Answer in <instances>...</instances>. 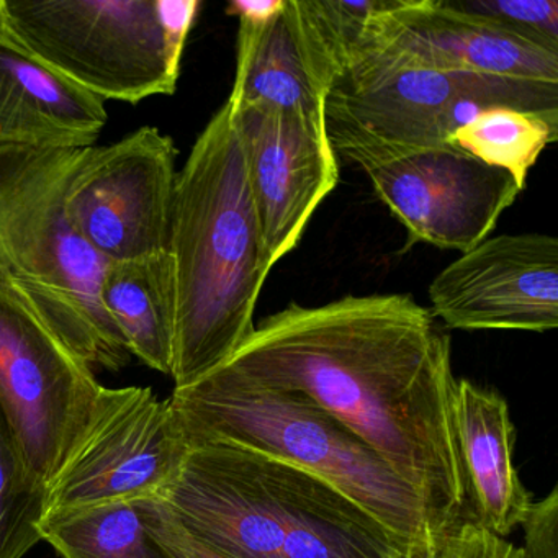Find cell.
<instances>
[{"label":"cell","mask_w":558,"mask_h":558,"mask_svg":"<svg viewBox=\"0 0 558 558\" xmlns=\"http://www.w3.org/2000/svg\"><path fill=\"white\" fill-rule=\"evenodd\" d=\"M86 149L0 145V274L87 364L119 372L132 354L100 299L109 263L66 217Z\"/></svg>","instance_id":"4"},{"label":"cell","mask_w":558,"mask_h":558,"mask_svg":"<svg viewBox=\"0 0 558 558\" xmlns=\"http://www.w3.org/2000/svg\"><path fill=\"white\" fill-rule=\"evenodd\" d=\"M377 197L407 228L408 246L433 244L460 254L493 233L524 187L452 145L362 165Z\"/></svg>","instance_id":"11"},{"label":"cell","mask_w":558,"mask_h":558,"mask_svg":"<svg viewBox=\"0 0 558 558\" xmlns=\"http://www.w3.org/2000/svg\"><path fill=\"white\" fill-rule=\"evenodd\" d=\"M146 529L175 558H234L189 532L158 498L133 501Z\"/></svg>","instance_id":"25"},{"label":"cell","mask_w":558,"mask_h":558,"mask_svg":"<svg viewBox=\"0 0 558 558\" xmlns=\"http://www.w3.org/2000/svg\"><path fill=\"white\" fill-rule=\"evenodd\" d=\"M198 0H0V27L93 96L138 104L178 89Z\"/></svg>","instance_id":"6"},{"label":"cell","mask_w":558,"mask_h":558,"mask_svg":"<svg viewBox=\"0 0 558 558\" xmlns=\"http://www.w3.org/2000/svg\"><path fill=\"white\" fill-rule=\"evenodd\" d=\"M391 5L393 0H287L303 60L326 96L378 47Z\"/></svg>","instance_id":"19"},{"label":"cell","mask_w":558,"mask_h":558,"mask_svg":"<svg viewBox=\"0 0 558 558\" xmlns=\"http://www.w3.org/2000/svg\"><path fill=\"white\" fill-rule=\"evenodd\" d=\"M234 112L264 256L274 267L299 246L316 208L338 187V155L325 119L264 107L234 106Z\"/></svg>","instance_id":"13"},{"label":"cell","mask_w":558,"mask_h":558,"mask_svg":"<svg viewBox=\"0 0 558 558\" xmlns=\"http://www.w3.org/2000/svg\"><path fill=\"white\" fill-rule=\"evenodd\" d=\"M227 14L240 22L234 106L325 119L328 96L306 68L287 0H234Z\"/></svg>","instance_id":"17"},{"label":"cell","mask_w":558,"mask_h":558,"mask_svg":"<svg viewBox=\"0 0 558 558\" xmlns=\"http://www.w3.org/2000/svg\"><path fill=\"white\" fill-rule=\"evenodd\" d=\"M189 444L246 447L308 470L407 542L437 537L417 493L341 421L296 391L211 372L169 398Z\"/></svg>","instance_id":"5"},{"label":"cell","mask_w":558,"mask_h":558,"mask_svg":"<svg viewBox=\"0 0 558 558\" xmlns=\"http://www.w3.org/2000/svg\"><path fill=\"white\" fill-rule=\"evenodd\" d=\"M106 102L38 63L0 27V145L90 148Z\"/></svg>","instance_id":"16"},{"label":"cell","mask_w":558,"mask_h":558,"mask_svg":"<svg viewBox=\"0 0 558 558\" xmlns=\"http://www.w3.org/2000/svg\"><path fill=\"white\" fill-rule=\"evenodd\" d=\"M453 426L465 480V521L506 538L534 502L512 462L515 430L508 401L493 388L457 380Z\"/></svg>","instance_id":"15"},{"label":"cell","mask_w":558,"mask_h":558,"mask_svg":"<svg viewBox=\"0 0 558 558\" xmlns=\"http://www.w3.org/2000/svg\"><path fill=\"white\" fill-rule=\"evenodd\" d=\"M168 253L175 286L171 377L175 388H185L225 364L250 338L260 290L272 270L264 256L230 99L178 172Z\"/></svg>","instance_id":"2"},{"label":"cell","mask_w":558,"mask_h":558,"mask_svg":"<svg viewBox=\"0 0 558 558\" xmlns=\"http://www.w3.org/2000/svg\"><path fill=\"white\" fill-rule=\"evenodd\" d=\"M403 558H524L522 548L493 535L472 521H462L446 534L408 545Z\"/></svg>","instance_id":"24"},{"label":"cell","mask_w":558,"mask_h":558,"mask_svg":"<svg viewBox=\"0 0 558 558\" xmlns=\"http://www.w3.org/2000/svg\"><path fill=\"white\" fill-rule=\"evenodd\" d=\"M214 372L312 398L417 493L434 534L465 521L450 338L413 296L290 303Z\"/></svg>","instance_id":"1"},{"label":"cell","mask_w":558,"mask_h":558,"mask_svg":"<svg viewBox=\"0 0 558 558\" xmlns=\"http://www.w3.org/2000/svg\"><path fill=\"white\" fill-rule=\"evenodd\" d=\"M189 450L171 401L148 387H102L86 430L48 486L47 512L159 498Z\"/></svg>","instance_id":"9"},{"label":"cell","mask_w":558,"mask_h":558,"mask_svg":"<svg viewBox=\"0 0 558 558\" xmlns=\"http://www.w3.org/2000/svg\"><path fill=\"white\" fill-rule=\"evenodd\" d=\"M40 532L63 558H175L146 529L133 502L47 512Z\"/></svg>","instance_id":"20"},{"label":"cell","mask_w":558,"mask_h":558,"mask_svg":"<svg viewBox=\"0 0 558 558\" xmlns=\"http://www.w3.org/2000/svg\"><path fill=\"white\" fill-rule=\"evenodd\" d=\"M100 299L122 332L130 354L153 371L171 375L175 286L168 251L142 259L107 264Z\"/></svg>","instance_id":"18"},{"label":"cell","mask_w":558,"mask_h":558,"mask_svg":"<svg viewBox=\"0 0 558 558\" xmlns=\"http://www.w3.org/2000/svg\"><path fill=\"white\" fill-rule=\"evenodd\" d=\"M558 138V122L514 109H489L452 133L447 145L502 169L525 187L538 156Z\"/></svg>","instance_id":"21"},{"label":"cell","mask_w":558,"mask_h":558,"mask_svg":"<svg viewBox=\"0 0 558 558\" xmlns=\"http://www.w3.org/2000/svg\"><path fill=\"white\" fill-rule=\"evenodd\" d=\"M377 50L433 70L558 84V53L450 11L440 0H393Z\"/></svg>","instance_id":"14"},{"label":"cell","mask_w":558,"mask_h":558,"mask_svg":"<svg viewBox=\"0 0 558 558\" xmlns=\"http://www.w3.org/2000/svg\"><path fill=\"white\" fill-rule=\"evenodd\" d=\"M508 81L433 70L375 50L329 90L326 132L336 155L359 166L447 145L457 106Z\"/></svg>","instance_id":"8"},{"label":"cell","mask_w":558,"mask_h":558,"mask_svg":"<svg viewBox=\"0 0 558 558\" xmlns=\"http://www.w3.org/2000/svg\"><path fill=\"white\" fill-rule=\"evenodd\" d=\"M158 499L234 558H403L411 545L308 470L233 444L191 446Z\"/></svg>","instance_id":"3"},{"label":"cell","mask_w":558,"mask_h":558,"mask_svg":"<svg viewBox=\"0 0 558 558\" xmlns=\"http://www.w3.org/2000/svg\"><path fill=\"white\" fill-rule=\"evenodd\" d=\"M450 11L558 53L557 0H440Z\"/></svg>","instance_id":"23"},{"label":"cell","mask_w":558,"mask_h":558,"mask_svg":"<svg viewBox=\"0 0 558 558\" xmlns=\"http://www.w3.org/2000/svg\"><path fill=\"white\" fill-rule=\"evenodd\" d=\"M48 489L28 472L11 424L0 408V558H24L38 542Z\"/></svg>","instance_id":"22"},{"label":"cell","mask_w":558,"mask_h":558,"mask_svg":"<svg viewBox=\"0 0 558 558\" xmlns=\"http://www.w3.org/2000/svg\"><path fill=\"white\" fill-rule=\"evenodd\" d=\"M104 385L0 274V408L32 478L48 489Z\"/></svg>","instance_id":"7"},{"label":"cell","mask_w":558,"mask_h":558,"mask_svg":"<svg viewBox=\"0 0 558 558\" xmlns=\"http://www.w3.org/2000/svg\"><path fill=\"white\" fill-rule=\"evenodd\" d=\"M433 316L460 331H554L558 241L538 233L488 236L440 270L427 289Z\"/></svg>","instance_id":"12"},{"label":"cell","mask_w":558,"mask_h":558,"mask_svg":"<svg viewBox=\"0 0 558 558\" xmlns=\"http://www.w3.org/2000/svg\"><path fill=\"white\" fill-rule=\"evenodd\" d=\"M175 158L171 136L155 126L86 149L68 187L66 217L107 263L168 251Z\"/></svg>","instance_id":"10"},{"label":"cell","mask_w":558,"mask_h":558,"mask_svg":"<svg viewBox=\"0 0 558 558\" xmlns=\"http://www.w3.org/2000/svg\"><path fill=\"white\" fill-rule=\"evenodd\" d=\"M524 529V558H558V489L532 502L521 525Z\"/></svg>","instance_id":"26"}]
</instances>
